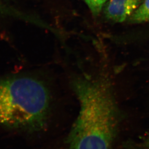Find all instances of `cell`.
<instances>
[{
  "label": "cell",
  "instance_id": "obj_1",
  "mask_svg": "<svg viewBox=\"0 0 149 149\" xmlns=\"http://www.w3.org/2000/svg\"><path fill=\"white\" fill-rule=\"evenodd\" d=\"M80 109L65 144L68 149H113L123 120L111 86L102 79L73 82Z\"/></svg>",
  "mask_w": 149,
  "mask_h": 149
},
{
  "label": "cell",
  "instance_id": "obj_2",
  "mask_svg": "<svg viewBox=\"0 0 149 149\" xmlns=\"http://www.w3.org/2000/svg\"><path fill=\"white\" fill-rule=\"evenodd\" d=\"M51 96L44 82L29 74L0 78V127L26 133L41 132L50 120Z\"/></svg>",
  "mask_w": 149,
  "mask_h": 149
},
{
  "label": "cell",
  "instance_id": "obj_3",
  "mask_svg": "<svg viewBox=\"0 0 149 149\" xmlns=\"http://www.w3.org/2000/svg\"><path fill=\"white\" fill-rule=\"evenodd\" d=\"M141 0H110L104 10L107 18L115 22H122L136 10Z\"/></svg>",
  "mask_w": 149,
  "mask_h": 149
},
{
  "label": "cell",
  "instance_id": "obj_4",
  "mask_svg": "<svg viewBox=\"0 0 149 149\" xmlns=\"http://www.w3.org/2000/svg\"><path fill=\"white\" fill-rule=\"evenodd\" d=\"M12 18L32 24L35 20L34 15L19 10L0 0V19Z\"/></svg>",
  "mask_w": 149,
  "mask_h": 149
},
{
  "label": "cell",
  "instance_id": "obj_5",
  "mask_svg": "<svg viewBox=\"0 0 149 149\" xmlns=\"http://www.w3.org/2000/svg\"><path fill=\"white\" fill-rule=\"evenodd\" d=\"M129 20L133 23L149 22V0H145L131 15Z\"/></svg>",
  "mask_w": 149,
  "mask_h": 149
},
{
  "label": "cell",
  "instance_id": "obj_6",
  "mask_svg": "<svg viewBox=\"0 0 149 149\" xmlns=\"http://www.w3.org/2000/svg\"><path fill=\"white\" fill-rule=\"evenodd\" d=\"M95 16L100 13L102 7L107 0H84Z\"/></svg>",
  "mask_w": 149,
  "mask_h": 149
},
{
  "label": "cell",
  "instance_id": "obj_7",
  "mask_svg": "<svg viewBox=\"0 0 149 149\" xmlns=\"http://www.w3.org/2000/svg\"><path fill=\"white\" fill-rule=\"evenodd\" d=\"M124 147L126 149H145L138 142L131 140L127 141L124 143Z\"/></svg>",
  "mask_w": 149,
  "mask_h": 149
},
{
  "label": "cell",
  "instance_id": "obj_8",
  "mask_svg": "<svg viewBox=\"0 0 149 149\" xmlns=\"http://www.w3.org/2000/svg\"><path fill=\"white\" fill-rule=\"evenodd\" d=\"M138 143L145 149H149V134L144 136L142 138L141 141Z\"/></svg>",
  "mask_w": 149,
  "mask_h": 149
}]
</instances>
